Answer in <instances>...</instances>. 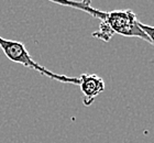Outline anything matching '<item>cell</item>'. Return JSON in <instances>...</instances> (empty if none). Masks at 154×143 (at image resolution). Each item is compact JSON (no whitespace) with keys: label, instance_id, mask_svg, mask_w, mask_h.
Listing matches in <instances>:
<instances>
[{"label":"cell","instance_id":"277c9868","mask_svg":"<svg viewBox=\"0 0 154 143\" xmlns=\"http://www.w3.org/2000/svg\"><path fill=\"white\" fill-rule=\"evenodd\" d=\"M139 26H140V29L146 34V36H148L149 40H150V43L154 45V26H148V24H143V23L140 22V21H139Z\"/></svg>","mask_w":154,"mask_h":143},{"label":"cell","instance_id":"7a4b0ae2","mask_svg":"<svg viewBox=\"0 0 154 143\" xmlns=\"http://www.w3.org/2000/svg\"><path fill=\"white\" fill-rule=\"evenodd\" d=\"M98 19L106 23L113 34H120L123 36H134L145 40L150 43V40L144 32L139 26V21L132 10H115L110 12L101 11Z\"/></svg>","mask_w":154,"mask_h":143},{"label":"cell","instance_id":"6da1fadb","mask_svg":"<svg viewBox=\"0 0 154 143\" xmlns=\"http://www.w3.org/2000/svg\"><path fill=\"white\" fill-rule=\"evenodd\" d=\"M0 48L3 51L5 55H6L10 61H12L14 63L21 64L23 66L32 68V70H36L40 74L48 76L52 79L58 80L64 84H74V85H79V79L78 77H69L65 76V75H58L50 70L45 68L44 66H42L38 62L33 60L28 50L26 48L24 44L22 42L19 41H13V40H7L3 39L2 36H0Z\"/></svg>","mask_w":154,"mask_h":143},{"label":"cell","instance_id":"3957f363","mask_svg":"<svg viewBox=\"0 0 154 143\" xmlns=\"http://www.w3.org/2000/svg\"><path fill=\"white\" fill-rule=\"evenodd\" d=\"M80 92L83 94L84 105L88 107L95 101V98L105 90V82L96 74H82L79 77Z\"/></svg>","mask_w":154,"mask_h":143}]
</instances>
